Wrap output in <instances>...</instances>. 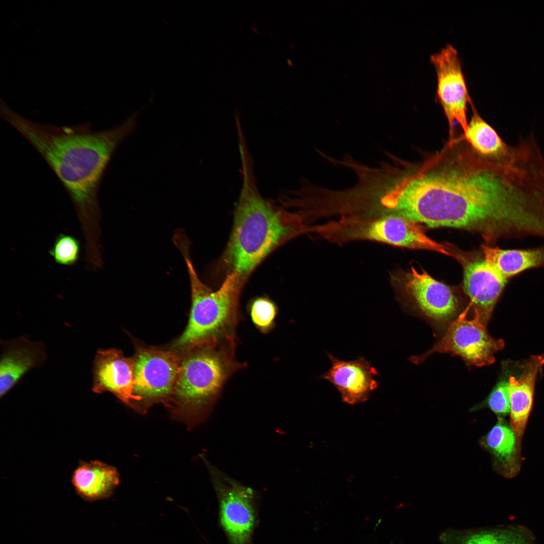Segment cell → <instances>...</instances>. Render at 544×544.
Returning <instances> with one entry per match:
<instances>
[{
  "label": "cell",
  "instance_id": "cell-1",
  "mask_svg": "<svg viewBox=\"0 0 544 544\" xmlns=\"http://www.w3.org/2000/svg\"><path fill=\"white\" fill-rule=\"evenodd\" d=\"M385 207L429 227L469 230L487 240L519 235L525 225L521 195L504 164L450 165L390 182Z\"/></svg>",
  "mask_w": 544,
  "mask_h": 544
},
{
  "label": "cell",
  "instance_id": "cell-2",
  "mask_svg": "<svg viewBox=\"0 0 544 544\" xmlns=\"http://www.w3.org/2000/svg\"><path fill=\"white\" fill-rule=\"evenodd\" d=\"M1 112L41 155L65 188L81 224L86 251H99V186L114 152L135 128L137 114L112 128L96 131L88 123L58 126L35 122L5 104Z\"/></svg>",
  "mask_w": 544,
  "mask_h": 544
},
{
  "label": "cell",
  "instance_id": "cell-3",
  "mask_svg": "<svg viewBox=\"0 0 544 544\" xmlns=\"http://www.w3.org/2000/svg\"><path fill=\"white\" fill-rule=\"evenodd\" d=\"M242 185L229 239L214 271L236 273L245 284L260 263L288 241L309 233L303 218L260 193L248 145L239 146Z\"/></svg>",
  "mask_w": 544,
  "mask_h": 544
},
{
  "label": "cell",
  "instance_id": "cell-4",
  "mask_svg": "<svg viewBox=\"0 0 544 544\" xmlns=\"http://www.w3.org/2000/svg\"><path fill=\"white\" fill-rule=\"evenodd\" d=\"M233 335L196 346L184 353L169 407L190 425L205 418L229 378L247 366L236 358Z\"/></svg>",
  "mask_w": 544,
  "mask_h": 544
},
{
  "label": "cell",
  "instance_id": "cell-5",
  "mask_svg": "<svg viewBox=\"0 0 544 544\" xmlns=\"http://www.w3.org/2000/svg\"><path fill=\"white\" fill-rule=\"evenodd\" d=\"M176 245L185 259L190 281L191 304L187 325L174 348L185 353L198 345L236 334L242 319L240 298L244 284L236 273L226 276L216 290L199 279L189 254V242L179 239Z\"/></svg>",
  "mask_w": 544,
  "mask_h": 544
},
{
  "label": "cell",
  "instance_id": "cell-6",
  "mask_svg": "<svg viewBox=\"0 0 544 544\" xmlns=\"http://www.w3.org/2000/svg\"><path fill=\"white\" fill-rule=\"evenodd\" d=\"M310 232L338 244L367 240L442 254L446 251L444 245L426 235L419 223L393 214L340 216L310 226Z\"/></svg>",
  "mask_w": 544,
  "mask_h": 544
},
{
  "label": "cell",
  "instance_id": "cell-7",
  "mask_svg": "<svg viewBox=\"0 0 544 544\" xmlns=\"http://www.w3.org/2000/svg\"><path fill=\"white\" fill-rule=\"evenodd\" d=\"M132 359L134 394L146 407L157 402L169 407L182 357L175 351L140 346Z\"/></svg>",
  "mask_w": 544,
  "mask_h": 544
},
{
  "label": "cell",
  "instance_id": "cell-8",
  "mask_svg": "<svg viewBox=\"0 0 544 544\" xmlns=\"http://www.w3.org/2000/svg\"><path fill=\"white\" fill-rule=\"evenodd\" d=\"M504 347V341L492 337L487 326L478 318L460 317L451 322L442 338L431 350L410 360L420 363L433 353H450L460 356L468 365L482 367L493 363L496 354Z\"/></svg>",
  "mask_w": 544,
  "mask_h": 544
},
{
  "label": "cell",
  "instance_id": "cell-9",
  "mask_svg": "<svg viewBox=\"0 0 544 544\" xmlns=\"http://www.w3.org/2000/svg\"><path fill=\"white\" fill-rule=\"evenodd\" d=\"M207 463L219 501L221 523L230 544H250L255 521L254 491Z\"/></svg>",
  "mask_w": 544,
  "mask_h": 544
},
{
  "label": "cell",
  "instance_id": "cell-10",
  "mask_svg": "<svg viewBox=\"0 0 544 544\" xmlns=\"http://www.w3.org/2000/svg\"><path fill=\"white\" fill-rule=\"evenodd\" d=\"M430 60L436 74L437 97L449 122L450 134H453L455 122L464 133L468 124L467 104L471 99L458 52L452 45L447 44L433 54Z\"/></svg>",
  "mask_w": 544,
  "mask_h": 544
},
{
  "label": "cell",
  "instance_id": "cell-11",
  "mask_svg": "<svg viewBox=\"0 0 544 544\" xmlns=\"http://www.w3.org/2000/svg\"><path fill=\"white\" fill-rule=\"evenodd\" d=\"M393 282L417 306L427 317L445 322L457 312L458 301L451 289L426 272L410 270L393 278Z\"/></svg>",
  "mask_w": 544,
  "mask_h": 544
},
{
  "label": "cell",
  "instance_id": "cell-12",
  "mask_svg": "<svg viewBox=\"0 0 544 544\" xmlns=\"http://www.w3.org/2000/svg\"><path fill=\"white\" fill-rule=\"evenodd\" d=\"M132 359L126 358L116 349H99L92 366V390L96 393L109 392L123 403L135 409L142 398L134 393Z\"/></svg>",
  "mask_w": 544,
  "mask_h": 544
},
{
  "label": "cell",
  "instance_id": "cell-13",
  "mask_svg": "<svg viewBox=\"0 0 544 544\" xmlns=\"http://www.w3.org/2000/svg\"><path fill=\"white\" fill-rule=\"evenodd\" d=\"M326 354L331 367L318 378L331 383L346 403L356 404L367 400L378 386L375 378L378 372L371 362L362 356L346 361Z\"/></svg>",
  "mask_w": 544,
  "mask_h": 544
},
{
  "label": "cell",
  "instance_id": "cell-14",
  "mask_svg": "<svg viewBox=\"0 0 544 544\" xmlns=\"http://www.w3.org/2000/svg\"><path fill=\"white\" fill-rule=\"evenodd\" d=\"M507 280L485 259L471 261L464 267V291L470 300L474 317L486 326Z\"/></svg>",
  "mask_w": 544,
  "mask_h": 544
},
{
  "label": "cell",
  "instance_id": "cell-15",
  "mask_svg": "<svg viewBox=\"0 0 544 544\" xmlns=\"http://www.w3.org/2000/svg\"><path fill=\"white\" fill-rule=\"evenodd\" d=\"M0 396L7 394L23 376L46 361L44 345L21 336L1 343Z\"/></svg>",
  "mask_w": 544,
  "mask_h": 544
},
{
  "label": "cell",
  "instance_id": "cell-16",
  "mask_svg": "<svg viewBox=\"0 0 544 544\" xmlns=\"http://www.w3.org/2000/svg\"><path fill=\"white\" fill-rule=\"evenodd\" d=\"M544 365V355L531 356L519 376L508 378L511 426L516 436L523 435L530 414L537 375Z\"/></svg>",
  "mask_w": 544,
  "mask_h": 544
},
{
  "label": "cell",
  "instance_id": "cell-17",
  "mask_svg": "<svg viewBox=\"0 0 544 544\" xmlns=\"http://www.w3.org/2000/svg\"><path fill=\"white\" fill-rule=\"evenodd\" d=\"M72 484L84 500L94 501L110 497L119 483L116 469L99 460L81 461L74 470Z\"/></svg>",
  "mask_w": 544,
  "mask_h": 544
},
{
  "label": "cell",
  "instance_id": "cell-18",
  "mask_svg": "<svg viewBox=\"0 0 544 544\" xmlns=\"http://www.w3.org/2000/svg\"><path fill=\"white\" fill-rule=\"evenodd\" d=\"M485 260L507 280L528 269L544 266V246L531 249L483 246Z\"/></svg>",
  "mask_w": 544,
  "mask_h": 544
},
{
  "label": "cell",
  "instance_id": "cell-19",
  "mask_svg": "<svg viewBox=\"0 0 544 544\" xmlns=\"http://www.w3.org/2000/svg\"><path fill=\"white\" fill-rule=\"evenodd\" d=\"M444 544H535L532 535L523 528L472 531H448L441 535Z\"/></svg>",
  "mask_w": 544,
  "mask_h": 544
},
{
  "label": "cell",
  "instance_id": "cell-20",
  "mask_svg": "<svg viewBox=\"0 0 544 544\" xmlns=\"http://www.w3.org/2000/svg\"><path fill=\"white\" fill-rule=\"evenodd\" d=\"M473 115L464 133L466 140L481 154L504 158L510 150L496 131L484 121L472 107Z\"/></svg>",
  "mask_w": 544,
  "mask_h": 544
},
{
  "label": "cell",
  "instance_id": "cell-21",
  "mask_svg": "<svg viewBox=\"0 0 544 544\" xmlns=\"http://www.w3.org/2000/svg\"><path fill=\"white\" fill-rule=\"evenodd\" d=\"M515 436L512 428L499 420L486 435L484 443L503 464H511L515 452Z\"/></svg>",
  "mask_w": 544,
  "mask_h": 544
},
{
  "label": "cell",
  "instance_id": "cell-22",
  "mask_svg": "<svg viewBox=\"0 0 544 544\" xmlns=\"http://www.w3.org/2000/svg\"><path fill=\"white\" fill-rule=\"evenodd\" d=\"M247 311L254 326L261 333L267 334L274 328L279 310L276 303L269 298H254L249 303Z\"/></svg>",
  "mask_w": 544,
  "mask_h": 544
},
{
  "label": "cell",
  "instance_id": "cell-23",
  "mask_svg": "<svg viewBox=\"0 0 544 544\" xmlns=\"http://www.w3.org/2000/svg\"><path fill=\"white\" fill-rule=\"evenodd\" d=\"M79 240L69 234L61 233L55 238L49 253L53 261L63 266H72L80 258Z\"/></svg>",
  "mask_w": 544,
  "mask_h": 544
},
{
  "label": "cell",
  "instance_id": "cell-24",
  "mask_svg": "<svg viewBox=\"0 0 544 544\" xmlns=\"http://www.w3.org/2000/svg\"><path fill=\"white\" fill-rule=\"evenodd\" d=\"M487 406L496 414L506 415L510 412L508 379L497 383L486 400Z\"/></svg>",
  "mask_w": 544,
  "mask_h": 544
},
{
  "label": "cell",
  "instance_id": "cell-25",
  "mask_svg": "<svg viewBox=\"0 0 544 544\" xmlns=\"http://www.w3.org/2000/svg\"><path fill=\"white\" fill-rule=\"evenodd\" d=\"M251 29L252 31H253V32H254V33H255V34H259V31H258V29H257V28H256L255 27H254V26H252V27H251Z\"/></svg>",
  "mask_w": 544,
  "mask_h": 544
},
{
  "label": "cell",
  "instance_id": "cell-26",
  "mask_svg": "<svg viewBox=\"0 0 544 544\" xmlns=\"http://www.w3.org/2000/svg\"><path fill=\"white\" fill-rule=\"evenodd\" d=\"M287 63L288 65L289 66H290V67H293V63L292 61L291 60V59H290L289 58L287 59Z\"/></svg>",
  "mask_w": 544,
  "mask_h": 544
},
{
  "label": "cell",
  "instance_id": "cell-27",
  "mask_svg": "<svg viewBox=\"0 0 544 544\" xmlns=\"http://www.w3.org/2000/svg\"><path fill=\"white\" fill-rule=\"evenodd\" d=\"M343 75H344V76H345V78H346V79H348V77H347V76H346V75L345 74H344Z\"/></svg>",
  "mask_w": 544,
  "mask_h": 544
},
{
  "label": "cell",
  "instance_id": "cell-28",
  "mask_svg": "<svg viewBox=\"0 0 544 544\" xmlns=\"http://www.w3.org/2000/svg\"><path fill=\"white\" fill-rule=\"evenodd\" d=\"M101 267H102V266H101ZM101 267H99V268H101ZM98 268H94V269H98Z\"/></svg>",
  "mask_w": 544,
  "mask_h": 544
}]
</instances>
